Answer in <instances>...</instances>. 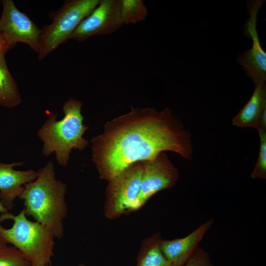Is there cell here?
Segmentation results:
<instances>
[{
  "instance_id": "obj_1",
  "label": "cell",
  "mask_w": 266,
  "mask_h": 266,
  "mask_svg": "<svg viewBox=\"0 0 266 266\" xmlns=\"http://www.w3.org/2000/svg\"><path fill=\"white\" fill-rule=\"evenodd\" d=\"M192 135L169 108L132 107L109 121L91 139L92 161L100 178L109 181L132 164L170 151L190 160Z\"/></svg>"
},
{
  "instance_id": "obj_2",
  "label": "cell",
  "mask_w": 266,
  "mask_h": 266,
  "mask_svg": "<svg viewBox=\"0 0 266 266\" xmlns=\"http://www.w3.org/2000/svg\"><path fill=\"white\" fill-rule=\"evenodd\" d=\"M37 176L27 184L19 196L23 201L27 216L46 227L55 237L64 236L63 220L67 206L65 195L66 185L56 178L54 164L48 162L37 171Z\"/></svg>"
},
{
  "instance_id": "obj_3",
  "label": "cell",
  "mask_w": 266,
  "mask_h": 266,
  "mask_svg": "<svg viewBox=\"0 0 266 266\" xmlns=\"http://www.w3.org/2000/svg\"><path fill=\"white\" fill-rule=\"evenodd\" d=\"M82 106L81 101L69 98L64 104L63 118L57 121V114H52L37 133L43 142V155L55 153L58 164L64 166L68 164L72 149L82 150L88 144L83 137L88 127L83 123Z\"/></svg>"
},
{
  "instance_id": "obj_4",
  "label": "cell",
  "mask_w": 266,
  "mask_h": 266,
  "mask_svg": "<svg viewBox=\"0 0 266 266\" xmlns=\"http://www.w3.org/2000/svg\"><path fill=\"white\" fill-rule=\"evenodd\" d=\"M55 238L46 227L29 220L24 209L16 215L9 212L0 215V242L11 244L31 266L51 264Z\"/></svg>"
},
{
  "instance_id": "obj_5",
  "label": "cell",
  "mask_w": 266,
  "mask_h": 266,
  "mask_svg": "<svg viewBox=\"0 0 266 266\" xmlns=\"http://www.w3.org/2000/svg\"><path fill=\"white\" fill-rule=\"evenodd\" d=\"M100 0H67L54 12L52 22L41 29L39 61L66 42L81 22L97 7Z\"/></svg>"
},
{
  "instance_id": "obj_6",
  "label": "cell",
  "mask_w": 266,
  "mask_h": 266,
  "mask_svg": "<svg viewBox=\"0 0 266 266\" xmlns=\"http://www.w3.org/2000/svg\"><path fill=\"white\" fill-rule=\"evenodd\" d=\"M144 164L145 161L134 163L108 181L104 206L106 218L115 219L136 211Z\"/></svg>"
},
{
  "instance_id": "obj_7",
  "label": "cell",
  "mask_w": 266,
  "mask_h": 266,
  "mask_svg": "<svg viewBox=\"0 0 266 266\" xmlns=\"http://www.w3.org/2000/svg\"><path fill=\"white\" fill-rule=\"evenodd\" d=\"M179 177L178 169L165 152L145 161L140 190L136 201V210L158 192L173 187Z\"/></svg>"
},
{
  "instance_id": "obj_8",
  "label": "cell",
  "mask_w": 266,
  "mask_h": 266,
  "mask_svg": "<svg viewBox=\"0 0 266 266\" xmlns=\"http://www.w3.org/2000/svg\"><path fill=\"white\" fill-rule=\"evenodd\" d=\"M0 17V34H5L14 46L18 42L27 44L39 53L41 30L24 13L21 12L12 0H2Z\"/></svg>"
},
{
  "instance_id": "obj_9",
  "label": "cell",
  "mask_w": 266,
  "mask_h": 266,
  "mask_svg": "<svg viewBox=\"0 0 266 266\" xmlns=\"http://www.w3.org/2000/svg\"><path fill=\"white\" fill-rule=\"evenodd\" d=\"M121 0H100L97 7L84 18L70 36L83 41L94 35L111 34L123 25L120 14Z\"/></svg>"
},
{
  "instance_id": "obj_10",
  "label": "cell",
  "mask_w": 266,
  "mask_h": 266,
  "mask_svg": "<svg viewBox=\"0 0 266 266\" xmlns=\"http://www.w3.org/2000/svg\"><path fill=\"white\" fill-rule=\"evenodd\" d=\"M263 1H252L248 5L250 17L245 30L253 44L251 49L240 54L237 59L255 85L266 80V53L261 45L256 29L257 13Z\"/></svg>"
},
{
  "instance_id": "obj_11",
  "label": "cell",
  "mask_w": 266,
  "mask_h": 266,
  "mask_svg": "<svg viewBox=\"0 0 266 266\" xmlns=\"http://www.w3.org/2000/svg\"><path fill=\"white\" fill-rule=\"evenodd\" d=\"M22 165L21 162H0V202L9 212L13 207L15 199L22 193L24 186L37 176V172L32 169L18 170L14 168Z\"/></svg>"
},
{
  "instance_id": "obj_12",
  "label": "cell",
  "mask_w": 266,
  "mask_h": 266,
  "mask_svg": "<svg viewBox=\"0 0 266 266\" xmlns=\"http://www.w3.org/2000/svg\"><path fill=\"white\" fill-rule=\"evenodd\" d=\"M213 223V220L202 223L182 238L162 240L161 251L172 266H182L188 260L199 247V243Z\"/></svg>"
},
{
  "instance_id": "obj_13",
  "label": "cell",
  "mask_w": 266,
  "mask_h": 266,
  "mask_svg": "<svg viewBox=\"0 0 266 266\" xmlns=\"http://www.w3.org/2000/svg\"><path fill=\"white\" fill-rule=\"evenodd\" d=\"M233 126L253 127L257 131H266V82L255 85L250 100L232 120Z\"/></svg>"
},
{
  "instance_id": "obj_14",
  "label": "cell",
  "mask_w": 266,
  "mask_h": 266,
  "mask_svg": "<svg viewBox=\"0 0 266 266\" xmlns=\"http://www.w3.org/2000/svg\"><path fill=\"white\" fill-rule=\"evenodd\" d=\"M163 239L160 233L144 239L137 255L136 266H172L161 251Z\"/></svg>"
},
{
  "instance_id": "obj_15",
  "label": "cell",
  "mask_w": 266,
  "mask_h": 266,
  "mask_svg": "<svg viewBox=\"0 0 266 266\" xmlns=\"http://www.w3.org/2000/svg\"><path fill=\"white\" fill-rule=\"evenodd\" d=\"M21 102L18 86L8 70L5 55H0V105L11 108L18 105Z\"/></svg>"
},
{
  "instance_id": "obj_16",
  "label": "cell",
  "mask_w": 266,
  "mask_h": 266,
  "mask_svg": "<svg viewBox=\"0 0 266 266\" xmlns=\"http://www.w3.org/2000/svg\"><path fill=\"white\" fill-rule=\"evenodd\" d=\"M120 14L123 24H136L146 19L147 9L142 0H121Z\"/></svg>"
},
{
  "instance_id": "obj_17",
  "label": "cell",
  "mask_w": 266,
  "mask_h": 266,
  "mask_svg": "<svg viewBox=\"0 0 266 266\" xmlns=\"http://www.w3.org/2000/svg\"><path fill=\"white\" fill-rule=\"evenodd\" d=\"M0 266H31L29 260L13 246L0 242Z\"/></svg>"
},
{
  "instance_id": "obj_18",
  "label": "cell",
  "mask_w": 266,
  "mask_h": 266,
  "mask_svg": "<svg viewBox=\"0 0 266 266\" xmlns=\"http://www.w3.org/2000/svg\"><path fill=\"white\" fill-rule=\"evenodd\" d=\"M260 136V150L255 167L251 173L252 178H266V131L258 132Z\"/></svg>"
},
{
  "instance_id": "obj_19",
  "label": "cell",
  "mask_w": 266,
  "mask_h": 266,
  "mask_svg": "<svg viewBox=\"0 0 266 266\" xmlns=\"http://www.w3.org/2000/svg\"><path fill=\"white\" fill-rule=\"evenodd\" d=\"M182 266H214L211 263L208 253L199 247L193 255Z\"/></svg>"
},
{
  "instance_id": "obj_20",
  "label": "cell",
  "mask_w": 266,
  "mask_h": 266,
  "mask_svg": "<svg viewBox=\"0 0 266 266\" xmlns=\"http://www.w3.org/2000/svg\"><path fill=\"white\" fill-rule=\"evenodd\" d=\"M14 47L12 45L7 36L3 33L0 34V56L5 54V53Z\"/></svg>"
},
{
  "instance_id": "obj_21",
  "label": "cell",
  "mask_w": 266,
  "mask_h": 266,
  "mask_svg": "<svg viewBox=\"0 0 266 266\" xmlns=\"http://www.w3.org/2000/svg\"><path fill=\"white\" fill-rule=\"evenodd\" d=\"M9 211L0 202V213L1 214L6 213Z\"/></svg>"
},
{
  "instance_id": "obj_22",
  "label": "cell",
  "mask_w": 266,
  "mask_h": 266,
  "mask_svg": "<svg viewBox=\"0 0 266 266\" xmlns=\"http://www.w3.org/2000/svg\"><path fill=\"white\" fill-rule=\"evenodd\" d=\"M51 266L50 265H43V266ZM77 266H85V265L84 264H81Z\"/></svg>"
}]
</instances>
